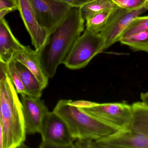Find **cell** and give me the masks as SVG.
I'll list each match as a JSON object with an SVG mask.
<instances>
[{"label":"cell","instance_id":"7a4b0ae2","mask_svg":"<svg viewBox=\"0 0 148 148\" xmlns=\"http://www.w3.org/2000/svg\"><path fill=\"white\" fill-rule=\"evenodd\" d=\"M3 148L24 145L26 133L21 102L8 75L0 83Z\"/></svg>","mask_w":148,"mask_h":148},{"label":"cell","instance_id":"4fadbf2b","mask_svg":"<svg viewBox=\"0 0 148 148\" xmlns=\"http://www.w3.org/2000/svg\"><path fill=\"white\" fill-rule=\"evenodd\" d=\"M24 46L15 37L4 17L0 20V57L8 63Z\"/></svg>","mask_w":148,"mask_h":148},{"label":"cell","instance_id":"9c48e42d","mask_svg":"<svg viewBox=\"0 0 148 148\" xmlns=\"http://www.w3.org/2000/svg\"><path fill=\"white\" fill-rule=\"evenodd\" d=\"M147 10L146 6L134 10H127L119 7L116 8L100 34L104 41V50L119 41L123 32L130 22Z\"/></svg>","mask_w":148,"mask_h":148},{"label":"cell","instance_id":"277c9868","mask_svg":"<svg viewBox=\"0 0 148 148\" xmlns=\"http://www.w3.org/2000/svg\"><path fill=\"white\" fill-rule=\"evenodd\" d=\"M133 118L127 128L95 141L97 148H148V106L132 104Z\"/></svg>","mask_w":148,"mask_h":148},{"label":"cell","instance_id":"ba28073f","mask_svg":"<svg viewBox=\"0 0 148 148\" xmlns=\"http://www.w3.org/2000/svg\"><path fill=\"white\" fill-rule=\"evenodd\" d=\"M40 26L49 34L60 24L73 6L60 0H29Z\"/></svg>","mask_w":148,"mask_h":148},{"label":"cell","instance_id":"603a6c76","mask_svg":"<svg viewBox=\"0 0 148 148\" xmlns=\"http://www.w3.org/2000/svg\"><path fill=\"white\" fill-rule=\"evenodd\" d=\"M8 75V63L3 61L0 57V83L6 79Z\"/></svg>","mask_w":148,"mask_h":148},{"label":"cell","instance_id":"d4e9b609","mask_svg":"<svg viewBox=\"0 0 148 148\" xmlns=\"http://www.w3.org/2000/svg\"><path fill=\"white\" fill-rule=\"evenodd\" d=\"M60 1L68 3L69 4L72 5L73 7L81 8L83 5L89 2L92 0H60Z\"/></svg>","mask_w":148,"mask_h":148},{"label":"cell","instance_id":"ac0fdd59","mask_svg":"<svg viewBox=\"0 0 148 148\" xmlns=\"http://www.w3.org/2000/svg\"><path fill=\"white\" fill-rule=\"evenodd\" d=\"M147 30L148 16L143 17H140V16L134 18L130 22L123 32L120 38L133 35Z\"/></svg>","mask_w":148,"mask_h":148},{"label":"cell","instance_id":"30bf717a","mask_svg":"<svg viewBox=\"0 0 148 148\" xmlns=\"http://www.w3.org/2000/svg\"><path fill=\"white\" fill-rule=\"evenodd\" d=\"M21 102L27 134H40L43 119L49 111L44 101L24 95L21 96Z\"/></svg>","mask_w":148,"mask_h":148},{"label":"cell","instance_id":"8992f818","mask_svg":"<svg viewBox=\"0 0 148 148\" xmlns=\"http://www.w3.org/2000/svg\"><path fill=\"white\" fill-rule=\"evenodd\" d=\"M40 134V148H75L76 139L64 120L53 111L45 116Z\"/></svg>","mask_w":148,"mask_h":148},{"label":"cell","instance_id":"83f0119b","mask_svg":"<svg viewBox=\"0 0 148 148\" xmlns=\"http://www.w3.org/2000/svg\"><path fill=\"white\" fill-rule=\"evenodd\" d=\"M0 148H3V132L2 125L0 121Z\"/></svg>","mask_w":148,"mask_h":148},{"label":"cell","instance_id":"ffe728a7","mask_svg":"<svg viewBox=\"0 0 148 148\" xmlns=\"http://www.w3.org/2000/svg\"><path fill=\"white\" fill-rule=\"evenodd\" d=\"M117 7L134 10L146 6V0H111Z\"/></svg>","mask_w":148,"mask_h":148},{"label":"cell","instance_id":"52a82bcc","mask_svg":"<svg viewBox=\"0 0 148 148\" xmlns=\"http://www.w3.org/2000/svg\"><path fill=\"white\" fill-rule=\"evenodd\" d=\"M80 109L118 130L127 128L133 118L132 105L124 101L95 103L89 107Z\"/></svg>","mask_w":148,"mask_h":148},{"label":"cell","instance_id":"9a60e30c","mask_svg":"<svg viewBox=\"0 0 148 148\" xmlns=\"http://www.w3.org/2000/svg\"><path fill=\"white\" fill-rule=\"evenodd\" d=\"M117 6L111 0H92L80 8L84 20L93 14L106 10H111Z\"/></svg>","mask_w":148,"mask_h":148},{"label":"cell","instance_id":"484cf974","mask_svg":"<svg viewBox=\"0 0 148 148\" xmlns=\"http://www.w3.org/2000/svg\"><path fill=\"white\" fill-rule=\"evenodd\" d=\"M13 11H14V10L10 8H5L0 10V20L3 18L5 15Z\"/></svg>","mask_w":148,"mask_h":148},{"label":"cell","instance_id":"7c38bea8","mask_svg":"<svg viewBox=\"0 0 148 148\" xmlns=\"http://www.w3.org/2000/svg\"><path fill=\"white\" fill-rule=\"evenodd\" d=\"M13 58L15 61L20 63L29 70L44 87H47L49 79L42 69L39 52L32 49L29 46H24L22 50L14 54Z\"/></svg>","mask_w":148,"mask_h":148},{"label":"cell","instance_id":"44dd1931","mask_svg":"<svg viewBox=\"0 0 148 148\" xmlns=\"http://www.w3.org/2000/svg\"><path fill=\"white\" fill-rule=\"evenodd\" d=\"M75 148H97L95 141L88 139L77 140L75 142Z\"/></svg>","mask_w":148,"mask_h":148},{"label":"cell","instance_id":"cb8c5ba5","mask_svg":"<svg viewBox=\"0 0 148 148\" xmlns=\"http://www.w3.org/2000/svg\"><path fill=\"white\" fill-rule=\"evenodd\" d=\"M72 103L79 108H85L93 106L96 102L86 101H72Z\"/></svg>","mask_w":148,"mask_h":148},{"label":"cell","instance_id":"7402d4cb","mask_svg":"<svg viewBox=\"0 0 148 148\" xmlns=\"http://www.w3.org/2000/svg\"><path fill=\"white\" fill-rule=\"evenodd\" d=\"M12 9L14 11L18 10L17 0H0V10Z\"/></svg>","mask_w":148,"mask_h":148},{"label":"cell","instance_id":"3957f363","mask_svg":"<svg viewBox=\"0 0 148 148\" xmlns=\"http://www.w3.org/2000/svg\"><path fill=\"white\" fill-rule=\"evenodd\" d=\"M72 101L60 100L53 111L64 120L76 140H97L119 131L76 107Z\"/></svg>","mask_w":148,"mask_h":148},{"label":"cell","instance_id":"6da1fadb","mask_svg":"<svg viewBox=\"0 0 148 148\" xmlns=\"http://www.w3.org/2000/svg\"><path fill=\"white\" fill-rule=\"evenodd\" d=\"M80 8L73 7L60 24L49 34L40 53L42 69L49 79L55 75L59 65L84 30Z\"/></svg>","mask_w":148,"mask_h":148},{"label":"cell","instance_id":"f546056e","mask_svg":"<svg viewBox=\"0 0 148 148\" xmlns=\"http://www.w3.org/2000/svg\"><path fill=\"white\" fill-rule=\"evenodd\" d=\"M146 7L147 9L148 10V0H146Z\"/></svg>","mask_w":148,"mask_h":148},{"label":"cell","instance_id":"5b68a950","mask_svg":"<svg viewBox=\"0 0 148 148\" xmlns=\"http://www.w3.org/2000/svg\"><path fill=\"white\" fill-rule=\"evenodd\" d=\"M104 50V41L100 34L86 28L71 48L62 64L72 70L83 68Z\"/></svg>","mask_w":148,"mask_h":148},{"label":"cell","instance_id":"4316f807","mask_svg":"<svg viewBox=\"0 0 148 148\" xmlns=\"http://www.w3.org/2000/svg\"><path fill=\"white\" fill-rule=\"evenodd\" d=\"M140 99L143 103L148 106V92L141 93Z\"/></svg>","mask_w":148,"mask_h":148},{"label":"cell","instance_id":"f1b7e54d","mask_svg":"<svg viewBox=\"0 0 148 148\" xmlns=\"http://www.w3.org/2000/svg\"><path fill=\"white\" fill-rule=\"evenodd\" d=\"M1 91H0V121L2 123V118H1Z\"/></svg>","mask_w":148,"mask_h":148},{"label":"cell","instance_id":"2e32d148","mask_svg":"<svg viewBox=\"0 0 148 148\" xmlns=\"http://www.w3.org/2000/svg\"><path fill=\"white\" fill-rule=\"evenodd\" d=\"M119 41L133 51L148 53V30L120 38Z\"/></svg>","mask_w":148,"mask_h":148},{"label":"cell","instance_id":"d6986e66","mask_svg":"<svg viewBox=\"0 0 148 148\" xmlns=\"http://www.w3.org/2000/svg\"><path fill=\"white\" fill-rule=\"evenodd\" d=\"M8 65L9 77L14 86L16 92L21 96L26 95L24 86L16 69L15 61L12 58L8 63Z\"/></svg>","mask_w":148,"mask_h":148},{"label":"cell","instance_id":"e0dca14e","mask_svg":"<svg viewBox=\"0 0 148 148\" xmlns=\"http://www.w3.org/2000/svg\"><path fill=\"white\" fill-rule=\"evenodd\" d=\"M114 9L96 13L88 17L85 20L86 28L95 34H100Z\"/></svg>","mask_w":148,"mask_h":148},{"label":"cell","instance_id":"5bb4252c","mask_svg":"<svg viewBox=\"0 0 148 148\" xmlns=\"http://www.w3.org/2000/svg\"><path fill=\"white\" fill-rule=\"evenodd\" d=\"M15 67L24 86L26 94L32 97L41 98L45 88L36 76L20 63L15 61Z\"/></svg>","mask_w":148,"mask_h":148},{"label":"cell","instance_id":"8fae6325","mask_svg":"<svg viewBox=\"0 0 148 148\" xmlns=\"http://www.w3.org/2000/svg\"><path fill=\"white\" fill-rule=\"evenodd\" d=\"M18 10L23 23L31 37L35 50L39 53L44 47L49 33L40 26L29 0H17Z\"/></svg>","mask_w":148,"mask_h":148}]
</instances>
